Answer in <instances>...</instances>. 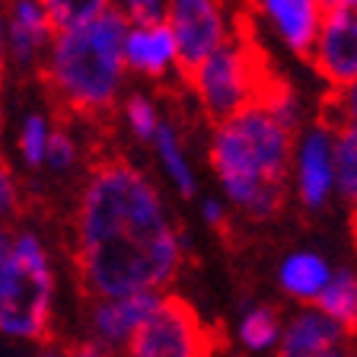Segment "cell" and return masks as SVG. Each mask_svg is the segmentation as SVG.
Masks as SVG:
<instances>
[{
    "label": "cell",
    "mask_w": 357,
    "mask_h": 357,
    "mask_svg": "<svg viewBox=\"0 0 357 357\" xmlns=\"http://www.w3.org/2000/svg\"><path fill=\"white\" fill-rule=\"evenodd\" d=\"M297 134L287 131L261 102L217 121L211 134V166L227 204L265 220L278 214L287 195Z\"/></svg>",
    "instance_id": "7a4b0ae2"
},
{
    "label": "cell",
    "mask_w": 357,
    "mask_h": 357,
    "mask_svg": "<svg viewBox=\"0 0 357 357\" xmlns=\"http://www.w3.org/2000/svg\"><path fill=\"white\" fill-rule=\"evenodd\" d=\"M67 357H119V351H112V348H105V344H99V342H83V344H77L74 351Z\"/></svg>",
    "instance_id": "f546056e"
},
{
    "label": "cell",
    "mask_w": 357,
    "mask_h": 357,
    "mask_svg": "<svg viewBox=\"0 0 357 357\" xmlns=\"http://www.w3.org/2000/svg\"><path fill=\"white\" fill-rule=\"evenodd\" d=\"M36 357H64V354H61V351H54V348H45V351H38Z\"/></svg>",
    "instance_id": "d6a6232c"
},
{
    "label": "cell",
    "mask_w": 357,
    "mask_h": 357,
    "mask_svg": "<svg viewBox=\"0 0 357 357\" xmlns=\"http://www.w3.org/2000/svg\"><path fill=\"white\" fill-rule=\"evenodd\" d=\"M119 357H211L208 328L185 300L166 294L160 310L144 322Z\"/></svg>",
    "instance_id": "8992f818"
},
{
    "label": "cell",
    "mask_w": 357,
    "mask_h": 357,
    "mask_svg": "<svg viewBox=\"0 0 357 357\" xmlns=\"http://www.w3.org/2000/svg\"><path fill=\"white\" fill-rule=\"evenodd\" d=\"M115 7L125 13L131 26H156L166 22V0H121Z\"/></svg>",
    "instance_id": "cb8c5ba5"
},
{
    "label": "cell",
    "mask_w": 357,
    "mask_h": 357,
    "mask_svg": "<svg viewBox=\"0 0 357 357\" xmlns=\"http://www.w3.org/2000/svg\"><path fill=\"white\" fill-rule=\"evenodd\" d=\"M52 121L45 119L42 112H29L26 119L20 121V134H16V150H20L22 163L26 166H45V156H48V144H52Z\"/></svg>",
    "instance_id": "44dd1931"
},
{
    "label": "cell",
    "mask_w": 357,
    "mask_h": 357,
    "mask_svg": "<svg viewBox=\"0 0 357 357\" xmlns=\"http://www.w3.org/2000/svg\"><path fill=\"white\" fill-rule=\"evenodd\" d=\"M131 22L119 7L99 20L58 32L45 58V77L61 102L74 112H105L125 83V38Z\"/></svg>",
    "instance_id": "3957f363"
},
{
    "label": "cell",
    "mask_w": 357,
    "mask_h": 357,
    "mask_svg": "<svg viewBox=\"0 0 357 357\" xmlns=\"http://www.w3.org/2000/svg\"><path fill=\"white\" fill-rule=\"evenodd\" d=\"M20 208V185H16V176L7 169V166H0V227L10 220Z\"/></svg>",
    "instance_id": "4316f807"
},
{
    "label": "cell",
    "mask_w": 357,
    "mask_h": 357,
    "mask_svg": "<svg viewBox=\"0 0 357 357\" xmlns=\"http://www.w3.org/2000/svg\"><path fill=\"white\" fill-rule=\"evenodd\" d=\"M328 357H357V351H354V348H348V344H344V348L332 351V354H328Z\"/></svg>",
    "instance_id": "1f68e13d"
},
{
    "label": "cell",
    "mask_w": 357,
    "mask_h": 357,
    "mask_svg": "<svg viewBox=\"0 0 357 357\" xmlns=\"http://www.w3.org/2000/svg\"><path fill=\"white\" fill-rule=\"evenodd\" d=\"M7 0H0V70L7 67Z\"/></svg>",
    "instance_id": "4dcf8cb0"
},
{
    "label": "cell",
    "mask_w": 357,
    "mask_h": 357,
    "mask_svg": "<svg viewBox=\"0 0 357 357\" xmlns=\"http://www.w3.org/2000/svg\"><path fill=\"white\" fill-rule=\"evenodd\" d=\"M185 252L188 236L150 176L125 160L89 172L77 204V268L93 300L166 294Z\"/></svg>",
    "instance_id": "6da1fadb"
},
{
    "label": "cell",
    "mask_w": 357,
    "mask_h": 357,
    "mask_svg": "<svg viewBox=\"0 0 357 357\" xmlns=\"http://www.w3.org/2000/svg\"><path fill=\"white\" fill-rule=\"evenodd\" d=\"M335 112H338L335 125H344V128H354L357 131V80L348 83L344 89H338V96H335Z\"/></svg>",
    "instance_id": "83f0119b"
},
{
    "label": "cell",
    "mask_w": 357,
    "mask_h": 357,
    "mask_svg": "<svg viewBox=\"0 0 357 357\" xmlns=\"http://www.w3.org/2000/svg\"><path fill=\"white\" fill-rule=\"evenodd\" d=\"M125 121L134 137H137V141H147V144H153L160 128H163V119H160L153 99L144 96V93H134L125 102Z\"/></svg>",
    "instance_id": "7402d4cb"
},
{
    "label": "cell",
    "mask_w": 357,
    "mask_h": 357,
    "mask_svg": "<svg viewBox=\"0 0 357 357\" xmlns=\"http://www.w3.org/2000/svg\"><path fill=\"white\" fill-rule=\"evenodd\" d=\"M268 26L294 54H312V45L319 38L326 7L322 0H255Z\"/></svg>",
    "instance_id": "4fadbf2b"
},
{
    "label": "cell",
    "mask_w": 357,
    "mask_h": 357,
    "mask_svg": "<svg viewBox=\"0 0 357 357\" xmlns=\"http://www.w3.org/2000/svg\"><path fill=\"white\" fill-rule=\"evenodd\" d=\"M0 166H3V141H0Z\"/></svg>",
    "instance_id": "e575fe53"
},
{
    "label": "cell",
    "mask_w": 357,
    "mask_h": 357,
    "mask_svg": "<svg viewBox=\"0 0 357 357\" xmlns=\"http://www.w3.org/2000/svg\"><path fill=\"white\" fill-rule=\"evenodd\" d=\"M77 163V141L67 131H54L52 144H48V156H45V166H52L54 172H64Z\"/></svg>",
    "instance_id": "484cf974"
},
{
    "label": "cell",
    "mask_w": 357,
    "mask_h": 357,
    "mask_svg": "<svg viewBox=\"0 0 357 357\" xmlns=\"http://www.w3.org/2000/svg\"><path fill=\"white\" fill-rule=\"evenodd\" d=\"M153 150H156V160L163 166L166 178L172 182V188H176L182 198H192V195L198 192V176H195L192 163H188L176 125L163 121V128H160V134H156V141H153Z\"/></svg>",
    "instance_id": "e0dca14e"
},
{
    "label": "cell",
    "mask_w": 357,
    "mask_h": 357,
    "mask_svg": "<svg viewBox=\"0 0 357 357\" xmlns=\"http://www.w3.org/2000/svg\"><path fill=\"white\" fill-rule=\"evenodd\" d=\"M230 217V204L223 198H204L201 201V220L208 223V227H223Z\"/></svg>",
    "instance_id": "f1b7e54d"
},
{
    "label": "cell",
    "mask_w": 357,
    "mask_h": 357,
    "mask_svg": "<svg viewBox=\"0 0 357 357\" xmlns=\"http://www.w3.org/2000/svg\"><path fill=\"white\" fill-rule=\"evenodd\" d=\"M290 182L300 204L322 211L335 195V125H312L294 141Z\"/></svg>",
    "instance_id": "ba28073f"
},
{
    "label": "cell",
    "mask_w": 357,
    "mask_h": 357,
    "mask_svg": "<svg viewBox=\"0 0 357 357\" xmlns=\"http://www.w3.org/2000/svg\"><path fill=\"white\" fill-rule=\"evenodd\" d=\"M335 195L357 211V131L335 125Z\"/></svg>",
    "instance_id": "d6986e66"
},
{
    "label": "cell",
    "mask_w": 357,
    "mask_h": 357,
    "mask_svg": "<svg viewBox=\"0 0 357 357\" xmlns=\"http://www.w3.org/2000/svg\"><path fill=\"white\" fill-rule=\"evenodd\" d=\"M125 64L128 70L147 77H163L178 67V45L166 22L156 26H131L125 38ZM182 70V67H178Z\"/></svg>",
    "instance_id": "5bb4252c"
},
{
    "label": "cell",
    "mask_w": 357,
    "mask_h": 357,
    "mask_svg": "<svg viewBox=\"0 0 357 357\" xmlns=\"http://www.w3.org/2000/svg\"><path fill=\"white\" fill-rule=\"evenodd\" d=\"M332 3H338V0H322V7H326V10L332 7Z\"/></svg>",
    "instance_id": "836d02e7"
},
{
    "label": "cell",
    "mask_w": 357,
    "mask_h": 357,
    "mask_svg": "<svg viewBox=\"0 0 357 357\" xmlns=\"http://www.w3.org/2000/svg\"><path fill=\"white\" fill-rule=\"evenodd\" d=\"M268 112H271V119H278L287 131L297 134V125H300V99L294 96V89H287L284 83H268V89L261 93L259 99Z\"/></svg>",
    "instance_id": "603a6c76"
},
{
    "label": "cell",
    "mask_w": 357,
    "mask_h": 357,
    "mask_svg": "<svg viewBox=\"0 0 357 357\" xmlns=\"http://www.w3.org/2000/svg\"><path fill=\"white\" fill-rule=\"evenodd\" d=\"M163 297L166 294H128V297L93 300V310H89L93 342L121 354L125 344L144 328V322L160 310Z\"/></svg>",
    "instance_id": "30bf717a"
},
{
    "label": "cell",
    "mask_w": 357,
    "mask_h": 357,
    "mask_svg": "<svg viewBox=\"0 0 357 357\" xmlns=\"http://www.w3.org/2000/svg\"><path fill=\"white\" fill-rule=\"evenodd\" d=\"M188 80L201 109L217 121L255 105L271 83L259 64V52L243 32H233L208 61L188 70Z\"/></svg>",
    "instance_id": "277c9868"
},
{
    "label": "cell",
    "mask_w": 357,
    "mask_h": 357,
    "mask_svg": "<svg viewBox=\"0 0 357 357\" xmlns=\"http://www.w3.org/2000/svg\"><path fill=\"white\" fill-rule=\"evenodd\" d=\"M335 268L328 265L326 255L312 252V249H297V252L284 255L278 265V284L290 300H297L303 306H316L322 297V290L328 287Z\"/></svg>",
    "instance_id": "9a60e30c"
},
{
    "label": "cell",
    "mask_w": 357,
    "mask_h": 357,
    "mask_svg": "<svg viewBox=\"0 0 357 357\" xmlns=\"http://www.w3.org/2000/svg\"><path fill=\"white\" fill-rule=\"evenodd\" d=\"M348 344V332L335 326L322 310L303 306L290 319H284L278 357H328Z\"/></svg>",
    "instance_id": "7c38bea8"
},
{
    "label": "cell",
    "mask_w": 357,
    "mask_h": 357,
    "mask_svg": "<svg viewBox=\"0 0 357 357\" xmlns=\"http://www.w3.org/2000/svg\"><path fill=\"white\" fill-rule=\"evenodd\" d=\"M16 271H20V259H16L13 249V233L7 227H0V306H3L10 287H13Z\"/></svg>",
    "instance_id": "d4e9b609"
},
{
    "label": "cell",
    "mask_w": 357,
    "mask_h": 357,
    "mask_svg": "<svg viewBox=\"0 0 357 357\" xmlns=\"http://www.w3.org/2000/svg\"><path fill=\"white\" fill-rule=\"evenodd\" d=\"M13 249L20 271L0 306V335L36 342L52 326L54 310V268L45 243L29 230L13 233Z\"/></svg>",
    "instance_id": "5b68a950"
},
{
    "label": "cell",
    "mask_w": 357,
    "mask_h": 357,
    "mask_svg": "<svg viewBox=\"0 0 357 357\" xmlns=\"http://www.w3.org/2000/svg\"><path fill=\"white\" fill-rule=\"evenodd\" d=\"M42 3L58 32L86 26V22L99 20L102 13H109V10L115 7V0H42Z\"/></svg>",
    "instance_id": "ffe728a7"
},
{
    "label": "cell",
    "mask_w": 357,
    "mask_h": 357,
    "mask_svg": "<svg viewBox=\"0 0 357 357\" xmlns=\"http://www.w3.org/2000/svg\"><path fill=\"white\" fill-rule=\"evenodd\" d=\"M316 310H322L335 326H342L348 335L357 332V271L354 268H335L328 287L316 300Z\"/></svg>",
    "instance_id": "ac0fdd59"
},
{
    "label": "cell",
    "mask_w": 357,
    "mask_h": 357,
    "mask_svg": "<svg viewBox=\"0 0 357 357\" xmlns=\"http://www.w3.org/2000/svg\"><path fill=\"white\" fill-rule=\"evenodd\" d=\"M166 26L176 36L178 67L185 74L236 32L220 0H166Z\"/></svg>",
    "instance_id": "52a82bcc"
},
{
    "label": "cell",
    "mask_w": 357,
    "mask_h": 357,
    "mask_svg": "<svg viewBox=\"0 0 357 357\" xmlns=\"http://www.w3.org/2000/svg\"><path fill=\"white\" fill-rule=\"evenodd\" d=\"M281 328H284V319L271 306L243 303V312H239V322H236V342L249 354H268V351H278Z\"/></svg>",
    "instance_id": "2e32d148"
},
{
    "label": "cell",
    "mask_w": 357,
    "mask_h": 357,
    "mask_svg": "<svg viewBox=\"0 0 357 357\" xmlns=\"http://www.w3.org/2000/svg\"><path fill=\"white\" fill-rule=\"evenodd\" d=\"M310 61L335 89L357 80V0H338L326 10Z\"/></svg>",
    "instance_id": "9c48e42d"
},
{
    "label": "cell",
    "mask_w": 357,
    "mask_h": 357,
    "mask_svg": "<svg viewBox=\"0 0 357 357\" xmlns=\"http://www.w3.org/2000/svg\"><path fill=\"white\" fill-rule=\"evenodd\" d=\"M58 29L42 0H7V54L13 64L26 67L48 58Z\"/></svg>",
    "instance_id": "8fae6325"
}]
</instances>
